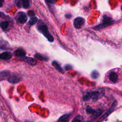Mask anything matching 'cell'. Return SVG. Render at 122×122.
<instances>
[{"instance_id": "cell-1", "label": "cell", "mask_w": 122, "mask_h": 122, "mask_svg": "<svg viewBox=\"0 0 122 122\" xmlns=\"http://www.w3.org/2000/svg\"><path fill=\"white\" fill-rule=\"evenodd\" d=\"M38 29L43 35L48 39L50 42H53L54 41V37L49 32L48 27L43 23L39 24L38 25Z\"/></svg>"}, {"instance_id": "cell-2", "label": "cell", "mask_w": 122, "mask_h": 122, "mask_svg": "<svg viewBox=\"0 0 122 122\" xmlns=\"http://www.w3.org/2000/svg\"><path fill=\"white\" fill-rule=\"evenodd\" d=\"M112 23H113L112 19L111 17H108L106 15H104L103 17V20H102V24L95 26L94 28L97 30L101 29L110 25L111 24H112Z\"/></svg>"}, {"instance_id": "cell-3", "label": "cell", "mask_w": 122, "mask_h": 122, "mask_svg": "<svg viewBox=\"0 0 122 122\" xmlns=\"http://www.w3.org/2000/svg\"><path fill=\"white\" fill-rule=\"evenodd\" d=\"M16 18L17 22L20 24H24L27 21V16L26 13L23 12H19L16 14Z\"/></svg>"}, {"instance_id": "cell-4", "label": "cell", "mask_w": 122, "mask_h": 122, "mask_svg": "<svg viewBox=\"0 0 122 122\" xmlns=\"http://www.w3.org/2000/svg\"><path fill=\"white\" fill-rule=\"evenodd\" d=\"M16 4L19 7H23L27 9L30 6V0H16Z\"/></svg>"}, {"instance_id": "cell-5", "label": "cell", "mask_w": 122, "mask_h": 122, "mask_svg": "<svg viewBox=\"0 0 122 122\" xmlns=\"http://www.w3.org/2000/svg\"><path fill=\"white\" fill-rule=\"evenodd\" d=\"M84 19L81 17H78L76 18L74 21V25L75 28L80 29L84 24Z\"/></svg>"}, {"instance_id": "cell-6", "label": "cell", "mask_w": 122, "mask_h": 122, "mask_svg": "<svg viewBox=\"0 0 122 122\" xmlns=\"http://www.w3.org/2000/svg\"><path fill=\"white\" fill-rule=\"evenodd\" d=\"M99 97V93L98 92H92L87 93L83 96V100L84 101L88 100L90 99L96 100Z\"/></svg>"}, {"instance_id": "cell-7", "label": "cell", "mask_w": 122, "mask_h": 122, "mask_svg": "<svg viewBox=\"0 0 122 122\" xmlns=\"http://www.w3.org/2000/svg\"><path fill=\"white\" fill-rule=\"evenodd\" d=\"M117 104V102L116 101H115L114 103H113V104L112 105L111 107L110 108H109V109L100 118V120L102 121V120H104L105 118H106V117H107L108 116V115H110V114L114 110V109H115V107L116 106Z\"/></svg>"}, {"instance_id": "cell-8", "label": "cell", "mask_w": 122, "mask_h": 122, "mask_svg": "<svg viewBox=\"0 0 122 122\" xmlns=\"http://www.w3.org/2000/svg\"><path fill=\"white\" fill-rule=\"evenodd\" d=\"M20 60L22 61L26 62L28 63L31 65H35L37 64L36 60L31 57H23L20 58Z\"/></svg>"}, {"instance_id": "cell-9", "label": "cell", "mask_w": 122, "mask_h": 122, "mask_svg": "<svg viewBox=\"0 0 122 122\" xmlns=\"http://www.w3.org/2000/svg\"><path fill=\"white\" fill-rule=\"evenodd\" d=\"M12 57V54L10 52H4L0 54V58L4 60H9Z\"/></svg>"}, {"instance_id": "cell-10", "label": "cell", "mask_w": 122, "mask_h": 122, "mask_svg": "<svg viewBox=\"0 0 122 122\" xmlns=\"http://www.w3.org/2000/svg\"><path fill=\"white\" fill-rule=\"evenodd\" d=\"M109 77L110 81L114 83L117 82L118 80V75L116 73L114 72H111L109 74Z\"/></svg>"}, {"instance_id": "cell-11", "label": "cell", "mask_w": 122, "mask_h": 122, "mask_svg": "<svg viewBox=\"0 0 122 122\" xmlns=\"http://www.w3.org/2000/svg\"><path fill=\"white\" fill-rule=\"evenodd\" d=\"M8 81L12 83H19L20 81V78L15 75H13L10 78H8Z\"/></svg>"}, {"instance_id": "cell-12", "label": "cell", "mask_w": 122, "mask_h": 122, "mask_svg": "<svg viewBox=\"0 0 122 122\" xmlns=\"http://www.w3.org/2000/svg\"><path fill=\"white\" fill-rule=\"evenodd\" d=\"M14 54L15 56H20V57H23L26 55L25 51L22 49L17 50L15 51L14 53Z\"/></svg>"}, {"instance_id": "cell-13", "label": "cell", "mask_w": 122, "mask_h": 122, "mask_svg": "<svg viewBox=\"0 0 122 122\" xmlns=\"http://www.w3.org/2000/svg\"><path fill=\"white\" fill-rule=\"evenodd\" d=\"M8 45L6 42L4 41H0V49L6 50H7Z\"/></svg>"}, {"instance_id": "cell-14", "label": "cell", "mask_w": 122, "mask_h": 122, "mask_svg": "<svg viewBox=\"0 0 122 122\" xmlns=\"http://www.w3.org/2000/svg\"><path fill=\"white\" fill-rule=\"evenodd\" d=\"M52 64H53V66L56 69H57L58 70L61 72H63V69L61 68V67L60 66V65H59V64L55 61H54L52 63Z\"/></svg>"}, {"instance_id": "cell-15", "label": "cell", "mask_w": 122, "mask_h": 122, "mask_svg": "<svg viewBox=\"0 0 122 122\" xmlns=\"http://www.w3.org/2000/svg\"><path fill=\"white\" fill-rule=\"evenodd\" d=\"M37 21H38V18L37 17H32V18H31V19L29 21V24L30 25H34L36 23H37Z\"/></svg>"}, {"instance_id": "cell-16", "label": "cell", "mask_w": 122, "mask_h": 122, "mask_svg": "<svg viewBox=\"0 0 122 122\" xmlns=\"http://www.w3.org/2000/svg\"><path fill=\"white\" fill-rule=\"evenodd\" d=\"M34 57L36 58L37 59L40 60H47V58L44 56H43L42 55L39 54H36L35 55Z\"/></svg>"}, {"instance_id": "cell-17", "label": "cell", "mask_w": 122, "mask_h": 122, "mask_svg": "<svg viewBox=\"0 0 122 122\" xmlns=\"http://www.w3.org/2000/svg\"><path fill=\"white\" fill-rule=\"evenodd\" d=\"M9 25V23L7 21L3 22L0 23V27H1L3 29H6Z\"/></svg>"}, {"instance_id": "cell-18", "label": "cell", "mask_w": 122, "mask_h": 122, "mask_svg": "<svg viewBox=\"0 0 122 122\" xmlns=\"http://www.w3.org/2000/svg\"><path fill=\"white\" fill-rule=\"evenodd\" d=\"M91 76L94 79H96L99 76V73H98V72L97 71H96V70L94 71L92 73Z\"/></svg>"}, {"instance_id": "cell-19", "label": "cell", "mask_w": 122, "mask_h": 122, "mask_svg": "<svg viewBox=\"0 0 122 122\" xmlns=\"http://www.w3.org/2000/svg\"><path fill=\"white\" fill-rule=\"evenodd\" d=\"M70 115L69 114H65V115H64L62 116H61L60 117V118L59 119V121H63L67 118H68L69 117Z\"/></svg>"}, {"instance_id": "cell-20", "label": "cell", "mask_w": 122, "mask_h": 122, "mask_svg": "<svg viewBox=\"0 0 122 122\" xmlns=\"http://www.w3.org/2000/svg\"><path fill=\"white\" fill-rule=\"evenodd\" d=\"M86 111L87 112L89 113V114H94V112H95L94 110V109H92L91 108H90V107H88L87 108Z\"/></svg>"}, {"instance_id": "cell-21", "label": "cell", "mask_w": 122, "mask_h": 122, "mask_svg": "<svg viewBox=\"0 0 122 122\" xmlns=\"http://www.w3.org/2000/svg\"><path fill=\"white\" fill-rule=\"evenodd\" d=\"M102 113V111L101 110H98L97 111H95L94 113L93 114L94 116H99Z\"/></svg>"}, {"instance_id": "cell-22", "label": "cell", "mask_w": 122, "mask_h": 122, "mask_svg": "<svg viewBox=\"0 0 122 122\" xmlns=\"http://www.w3.org/2000/svg\"><path fill=\"white\" fill-rule=\"evenodd\" d=\"M28 14L29 16L30 17H32V16H34L35 15V13L33 11H29L28 12Z\"/></svg>"}, {"instance_id": "cell-23", "label": "cell", "mask_w": 122, "mask_h": 122, "mask_svg": "<svg viewBox=\"0 0 122 122\" xmlns=\"http://www.w3.org/2000/svg\"><path fill=\"white\" fill-rule=\"evenodd\" d=\"M72 122H82V121L78 117H76L73 120Z\"/></svg>"}, {"instance_id": "cell-24", "label": "cell", "mask_w": 122, "mask_h": 122, "mask_svg": "<svg viewBox=\"0 0 122 122\" xmlns=\"http://www.w3.org/2000/svg\"><path fill=\"white\" fill-rule=\"evenodd\" d=\"M65 18L67 19H70L72 17V15L70 14H67L65 15Z\"/></svg>"}, {"instance_id": "cell-25", "label": "cell", "mask_w": 122, "mask_h": 122, "mask_svg": "<svg viewBox=\"0 0 122 122\" xmlns=\"http://www.w3.org/2000/svg\"><path fill=\"white\" fill-rule=\"evenodd\" d=\"M65 69H66V70H69L71 69L72 68H71V65H67L65 67Z\"/></svg>"}, {"instance_id": "cell-26", "label": "cell", "mask_w": 122, "mask_h": 122, "mask_svg": "<svg viewBox=\"0 0 122 122\" xmlns=\"http://www.w3.org/2000/svg\"><path fill=\"white\" fill-rule=\"evenodd\" d=\"M46 1L48 2L50 4H54V0H46Z\"/></svg>"}, {"instance_id": "cell-27", "label": "cell", "mask_w": 122, "mask_h": 122, "mask_svg": "<svg viewBox=\"0 0 122 122\" xmlns=\"http://www.w3.org/2000/svg\"><path fill=\"white\" fill-rule=\"evenodd\" d=\"M4 2V0H0V7H2Z\"/></svg>"}, {"instance_id": "cell-28", "label": "cell", "mask_w": 122, "mask_h": 122, "mask_svg": "<svg viewBox=\"0 0 122 122\" xmlns=\"http://www.w3.org/2000/svg\"><path fill=\"white\" fill-rule=\"evenodd\" d=\"M61 122H69V119L68 118H67V119L63 120V121H61Z\"/></svg>"}, {"instance_id": "cell-29", "label": "cell", "mask_w": 122, "mask_h": 122, "mask_svg": "<svg viewBox=\"0 0 122 122\" xmlns=\"http://www.w3.org/2000/svg\"><path fill=\"white\" fill-rule=\"evenodd\" d=\"M1 12H0V18H1Z\"/></svg>"}, {"instance_id": "cell-30", "label": "cell", "mask_w": 122, "mask_h": 122, "mask_svg": "<svg viewBox=\"0 0 122 122\" xmlns=\"http://www.w3.org/2000/svg\"><path fill=\"white\" fill-rule=\"evenodd\" d=\"M121 10H122V6H121Z\"/></svg>"}]
</instances>
